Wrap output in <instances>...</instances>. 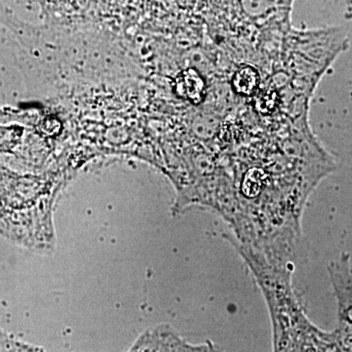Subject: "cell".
I'll return each mask as SVG.
<instances>
[{"label": "cell", "instance_id": "cell-1", "mask_svg": "<svg viewBox=\"0 0 352 352\" xmlns=\"http://www.w3.org/2000/svg\"><path fill=\"white\" fill-rule=\"evenodd\" d=\"M175 89L178 96L193 104L201 103L205 94V82L193 69L182 72L175 78Z\"/></svg>", "mask_w": 352, "mask_h": 352}, {"label": "cell", "instance_id": "cell-5", "mask_svg": "<svg viewBox=\"0 0 352 352\" xmlns=\"http://www.w3.org/2000/svg\"><path fill=\"white\" fill-rule=\"evenodd\" d=\"M50 127L55 133H57L58 129H60V122H58V120L55 119L44 120L43 124H41V131L50 135Z\"/></svg>", "mask_w": 352, "mask_h": 352}, {"label": "cell", "instance_id": "cell-3", "mask_svg": "<svg viewBox=\"0 0 352 352\" xmlns=\"http://www.w3.org/2000/svg\"><path fill=\"white\" fill-rule=\"evenodd\" d=\"M258 72L252 66H243L236 71L232 78L233 89L238 94L251 96L259 87Z\"/></svg>", "mask_w": 352, "mask_h": 352}, {"label": "cell", "instance_id": "cell-4", "mask_svg": "<svg viewBox=\"0 0 352 352\" xmlns=\"http://www.w3.org/2000/svg\"><path fill=\"white\" fill-rule=\"evenodd\" d=\"M276 105V95L275 94H261L258 99V107L263 112H270Z\"/></svg>", "mask_w": 352, "mask_h": 352}, {"label": "cell", "instance_id": "cell-2", "mask_svg": "<svg viewBox=\"0 0 352 352\" xmlns=\"http://www.w3.org/2000/svg\"><path fill=\"white\" fill-rule=\"evenodd\" d=\"M270 183V175L261 168H252L245 171L240 183V192L245 198L252 200L267 188Z\"/></svg>", "mask_w": 352, "mask_h": 352}]
</instances>
